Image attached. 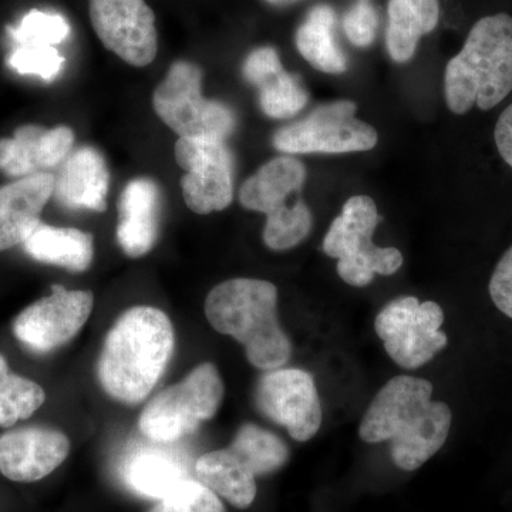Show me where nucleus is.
<instances>
[{"mask_svg": "<svg viewBox=\"0 0 512 512\" xmlns=\"http://www.w3.org/2000/svg\"><path fill=\"white\" fill-rule=\"evenodd\" d=\"M433 384L414 376H396L376 394L359 427L366 443L390 441L393 463L414 471L444 446L451 427L450 407L433 402Z\"/></svg>", "mask_w": 512, "mask_h": 512, "instance_id": "obj_1", "label": "nucleus"}, {"mask_svg": "<svg viewBox=\"0 0 512 512\" xmlns=\"http://www.w3.org/2000/svg\"><path fill=\"white\" fill-rule=\"evenodd\" d=\"M174 350L170 318L153 306H134L114 323L104 342L97 373L104 392L121 403L147 399Z\"/></svg>", "mask_w": 512, "mask_h": 512, "instance_id": "obj_2", "label": "nucleus"}, {"mask_svg": "<svg viewBox=\"0 0 512 512\" xmlns=\"http://www.w3.org/2000/svg\"><path fill=\"white\" fill-rule=\"evenodd\" d=\"M212 328L244 345L256 369L274 370L291 360L292 343L278 319V289L261 279H229L205 299Z\"/></svg>", "mask_w": 512, "mask_h": 512, "instance_id": "obj_3", "label": "nucleus"}, {"mask_svg": "<svg viewBox=\"0 0 512 512\" xmlns=\"http://www.w3.org/2000/svg\"><path fill=\"white\" fill-rule=\"evenodd\" d=\"M512 90V18L485 16L468 33L463 49L448 62L444 94L448 109L466 114L494 109Z\"/></svg>", "mask_w": 512, "mask_h": 512, "instance_id": "obj_4", "label": "nucleus"}, {"mask_svg": "<svg viewBox=\"0 0 512 512\" xmlns=\"http://www.w3.org/2000/svg\"><path fill=\"white\" fill-rule=\"evenodd\" d=\"M305 180V165L296 158L284 156L268 161L242 184L239 190L242 207L266 215L262 234L266 247L286 251L311 234L312 212L301 198H296Z\"/></svg>", "mask_w": 512, "mask_h": 512, "instance_id": "obj_5", "label": "nucleus"}, {"mask_svg": "<svg viewBox=\"0 0 512 512\" xmlns=\"http://www.w3.org/2000/svg\"><path fill=\"white\" fill-rule=\"evenodd\" d=\"M379 212L367 195H355L343 205L323 239V251L339 259L338 274L352 286H366L376 274L393 275L402 268L403 255L396 248L373 244Z\"/></svg>", "mask_w": 512, "mask_h": 512, "instance_id": "obj_6", "label": "nucleus"}, {"mask_svg": "<svg viewBox=\"0 0 512 512\" xmlns=\"http://www.w3.org/2000/svg\"><path fill=\"white\" fill-rule=\"evenodd\" d=\"M224 393L217 367L202 363L183 382L158 393L141 413L138 427L154 443H174L212 419L220 409Z\"/></svg>", "mask_w": 512, "mask_h": 512, "instance_id": "obj_7", "label": "nucleus"}, {"mask_svg": "<svg viewBox=\"0 0 512 512\" xmlns=\"http://www.w3.org/2000/svg\"><path fill=\"white\" fill-rule=\"evenodd\" d=\"M153 107L165 126L180 137L227 141L237 124L228 106L202 96V70L187 60L171 64L154 90Z\"/></svg>", "mask_w": 512, "mask_h": 512, "instance_id": "obj_8", "label": "nucleus"}, {"mask_svg": "<svg viewBox=\"0 0 512 512\" xmlns=\"http://www.w3.org/2000/svg\"><path fill=\"white\" fill-rule=\"evenodd\" d=\"M355 103L349 100L323 104L305 119L279 128L274 136L276 150L285 154H342L369 151L376 147L377 131L356 119Z\"/></svg>", "mask_w": 512, "mask_h": 512, "instance_id": "obj_9", "label": "nucleus"}, {"mask_svg": "<svg viewBox=\"0 0 512 512\" xmlns=\"http://www.w3.org/2000/svg\"><path fill=\"white\" fill-rule=\"evenodd\" d=\"M443 322L439 303H420L414 296H406L384 306L375 320V329L393 362L413 370L446 348L447 336L440 330Z\"/></svg>", "mask_w": 512, "mask_h": 512, "instance_id": "obj_10", "label": "nucleus"}, {"mask_svg": "<svg viewBox=\"0 0 512 512\" xmlns=\"http://www.w3.org/2000/svg\"><path fill=\"white\" fill-rule=\"evenodd\" d=\"M175 161L185 171L181 191L187 207L200 215L224 211L234 200V158L220 138L180 137Z\"/></svg>", "mask_w": 512, "mask_h": 512, "instance_id": "obj_11", "label": "nucleus"}, {"mask_svg": "<svg viewBox=\"0 0 512 512\" xmlns=\"http://www.w3.org/2000/svg\"><path fill=\"white\" fill-rule=\"evenodd\" d=\"M255 403L266 419L285 427L293 440H311L322 424V406L311 373L268 370L255 389Z\"/></svg>", "mask_w": 512, "mask_h": 512, "instance_id": "obj_12", "label": "nucleus"}, {"mask_svg": "<svg viewBox=\"0 0 512 512\" xmlns=\"http://www.w3.org/2000/svg\"><path fill=\"white\" fill-rule=\"evenodd\" d=\"M92 26L107 50L134 67L154 62L156 15L146 0H89Z\"/></svg>", "mask_w": 512, "mask_h": 512, "instance_id": "obj_13", "label": "nucleus"}, {"mask_svg": "<svg viewBox=\"0 0 512 512\" xmlns=\"http://www.w3.org/2000/svg\"><path fill=\"white\" fill-rule=\"evenodd\" d=\"M89 291H67L53 285L52 293L28 306L13 322L16 338L37 353H49L76 338L93 311Z\"/></svg>", "mask_w": 512, "mask_h": 512, "instance_id": "obj_14", "label": "nucleus"}, {"mask_svg": "<svg viewBox=\"0 0 512 512\" xmlns=\"http://www.w3.org/2000/svg\"><path fill=\"white\" fill-rule=\"evenodd\" d=\"M70 453L60 431L25 427L0 437V473L15 483H35L52 474Z\"/></svg>", "mask_w": 512, "mask_h": 512, "instance_id": "obj_15", "label": "nucleus"}, {"mask_svg": "<svg viewBox=\"0 0 512 512\" xmlns=\"http://www.w3.org/2000/svg\"><path fill=\"white\" fill-rule=\"evenodd\" d=\"M74 131L70 127L45 128L26 124L10 138H0V171L23 178L47 173L59 167L73 151Z\"/></svg>", "mask_w": 512, "mask_h": 512, "instance_id": "obj_16", "label": "nucleus"}, {"mask_svg": "<svg viewBox=\"0 0 512 512\" xmlns=\"http://www.w3.org/2000/svg\"><path fill=\"white\" fill-rule=\"evenodd\" d=\"M55 174L39 173L0 187V252L25 244L53 197Z\"/></svg>", "mask_w": 512, "mask_h": 512, "instance_id": "obj_17", "label": "nucleus"}, {"mask_svg": "<svg viewBox=\"0 0 512 512\" xmlns=\"http://www.w3.org/2000/svg\"><path fill=\"white\" fill-rule=\"evenodd\" d=\"M57 168L53 197L60 205L70 210H107L110 170L100 151L77 148Z\"/></svg>", "mask_w": 512, "mask_h": 512, "instance_id": "obj_18", "label": "nucleus"}, {"mask_svg": "<svg viewBox=\"0 0 512 512\" xmlns=\"http://www.w3.org/2000/svg\"><path fill=\"white\" fill-rule=\"evenodd\" d=\"M161 192L150 178H136L124 187L119 201L117 241L130 258L147 255L156 245Z\"/></svg>", "mask_w": 512, "mask_h": 512, "instance_id": "obj_19", "label": "nucleus"}, {"mask_svg": "<svg viewBox=\"0 0 512 512\" xmlns=\"http://www.w3.org/2000/svg\"><path fill=\"white\" fill-rule=\"evenodd\" d=\"M386 46L394 62L406 63L416 53L421 37L436 29L439 0H389Z\"/></svg>", "mask_w": 512, "mask_h": 512, "instance_id": "obj_20", "label": "nucleus"}, {"mask_svg": "<svg viewBox=\"0 0 512 512\" xmlns=\"http://www.w3.org/2000/svg\"><path fill=\"white\" fill-rule=\"evenodd\" d=\"M195 477L238 510H247L255 501L256 477L229 448L198 458Z\"/></svg>", "mask_w": 512, "mask_h": 512, "instance_id": "obj_21", "label": "nucleus"}, {"mask_svg": "<svg viewBox=\"0 0 512 512\" xmlns=\"http://www.w3.org/2000/svg\"><path fill=\"white\" fill-rule=\"evenodd\" d=\"M23 247L36 261L62 266L72 272L87 271L93 262L92 234L77 228L50 227L40 222Z\"/></svg>", "mask_w": 512, "mask_h": 512, "instance_id": "obj_22", "label": "nucleus"}, {"mask_svg": "<svg viewBox=\"0 0 512 512\" xmlns=\"http://www.w3.org/2000/svg\"><path fill=\"white\" fill-rule=\"evenodd\" d=\"M123 473L126 483L136 493L156 500L163 498L171 488L188 477L181 461L158 446L137 448L127 458Z\"/></svg>", "mask_w": 512, "mask_h": 512, "instance_id": "obj_23", "label": "nucleus"}, {"mask_svg": "<svg viewBox=\"0 0 512 512\" xmlns=\"http://www.w3.org/2000/svg\"><path fill=\"white\" fill-rule=\"evenodd\" d=\"M335 22V10L315 6L296 32L299 53L319 72L340 74L348 70V60L336 43Z\"/></svg>", "mask_w": 512, "mask_h": 512, "instance_id": "obj_24", "label": "nucleus"}, {"mask_svg": "<svg viewBox=\"0 0 512 512\" xmlns=\"http://www.w3.org/2000/svg\"><path fill=\"white\" fill-rule=\"evenodd\" d=\"M228 448L241 458L255 477L281 470L289 458L285 441L255 424H244Z\"/></svg>", "mask_w": 512, "mask_h": 512, "instance_id": "obj_25", "label": "nucleus"}, {"mask_svg": "<svg viewBox=\"0 0 512 512\" xmlns=\"http://www.w3.org/2000/svg\"><path fill=\"white\" fill-rule=\"evenodd\" d=\"M46 393L39 384L10 372L0 355V427H12L29 419L45 403Z\"/></svg>", "mask_w": 512, "mask_h": 512, "instance_id": "obj_26", "label": "nucleus"}, {"mask_svg": "<svg viewBox=\"0 0 512 512\" xmlns=\"http://www.w3.org/2000/svg\"><path fill=\"white\" fill-rule=\"evenodd\" d=\"M308 103V93L295 74L281 72L259 86V104L272 119L296 116Z\"/></svg>", "mask_w": 512, "mask_h": 512, "instance_id": "obj_27", "label": "nucleus"}, {"mask_svg": "<svg viewBox=\"0 0 512 512\" xmlns=\"http://www.w3.org/2000/svg\"><path fill=\"white\" fill-rule=\"evenodd\" d=\"M16 45L56 46L70 35V25L59 13L30 10L16 28H9Z\"/></svg>", "mask_w": 512, "mask_h": 512, "instance_id": "obj_28", "label": "nucleus"}, {"mask_svg": "<svg viewBox=\"0 0 512 512\" xmlns=\"http://www.w3.org/2000/svg\"><path fill=\"white\" fill-rule=\"evenodd\" d=\"M147 512H225L217 494L198 480L187 477L171 488Z\"/></svg>", "mask_w": 512, "mask_h": 512, "instance_id": "obj_29", "label": "nucleus"}, {"mask_svg": "<svg viewBox=\"0 0 512 512\" xmlns=\"http://www.w3.org/2000/svg\"><path fill=\"white\" fill-rule=\"evenodd\" d=\"M66 62L56 46L18 45L8 57L10 69L19 74H33L40 79L53 80Z\"/></svg>", "mask_w": 512, "mask_h": 512, "instance_id": "obj_30", "label": "nucleus"}, {"mask_svg": "<svg viewBox=\"0 0 512 512\" xmlns=\"http://www.w3.org/2000/svg\"><path fill=\"white\" fill-rule=\"evenodd\" d=\"M379 16L370 0H357L343 18V30L353 45L367 47L376 37Z\"/></svg>", "mask_w": 512, "mask_h": 512, "instance_id": "obj_31", "label": "nucleus"}, {"mask_svg": "<svg viewBox=\"0 0 512 512\" xmlns=\"http://www.w3.org/2000/svg\"><path fill=\"white\" fill-rule=\"evenodd\" d=\"M281 72H284V66L278 52L271 46L259 47L249 53L242 67L245 79L258 87Z\"/></svg>", "mask_w": 512, "mask_h": 512, "instance_id": "obj_32", "label": "nucleus"}, {"mask_svg": "<svg viewBox=\"0 0 512 512\" xmlns=\"http://www.w3.org/2000/svg\"><path fill=\"white\" fill-rule=\"evenodd\" d=\"M490 296L494 305L512 319V247L495 266L490 279Z\"/></svg>", "mask_w": 512, "mask_h": 512, "instance_id": "obj_33", "label": "nucleus"}, {"mask_svg": "<svg viewBox=\"0 0 512 512\" xmlns=\"http://www.w3.org/2000/svg\"><path fill=\"white\" fill-rule=\"evenodd\" d=\"M494 137L501 157L512 168V104L501 113Z\"/></svg>", "mask_w": 512, "mask_h": 512, "instance_id": "obj_34", "label": "nucleus"}, {"mask_svg": "<svg viewBox=\"0 0 512 512\" xmlns=\"http://www.w3.org/2000/svg\"><path fill=\"white\" fill-rule=\"evenodd\" d=\"M266 2L275 6H289L293 5V3L301 2V0H266Z\"/></svg>", "mask_w": 512, "mask_h": 512, "instance_id": "obj_35", "label": "nucleus"}]
</instances>
